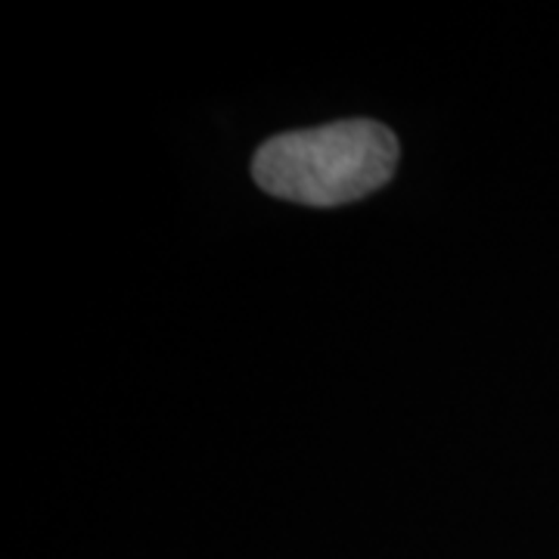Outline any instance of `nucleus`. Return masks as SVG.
I'll return each mask as SVG.
<instances>
[{
    "instance_id": "1",
    "label": "nucleus",
    "mask_w": 559,
    "mask_h": 559,
    "mask_svg": "<svg viewBox=\"0 0 559 559\" xmlns=\"http://www.w3.org/2000/svg\"><path fill=\"white\" fill-rule=\"evenodd\" d=\"M399 165L395 134L370 119H348L271 138L252 162L259 187L280 200L333 209L389 183Z\"/></svg>"
}]
</instances>
